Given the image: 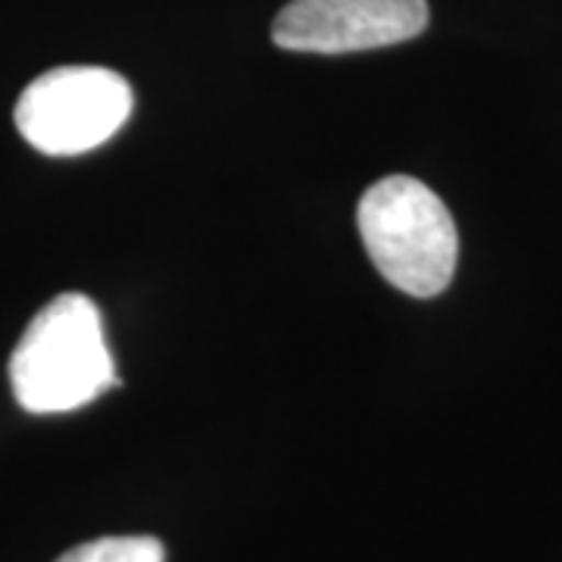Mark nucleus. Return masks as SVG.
Masks as SVG:
<instances>
[{
  "mask_svg": "<svg viewBox=\"0 0 562 562\" xmlns=\"http://www.w3.org/2000/svg\"><path fill=\"white\" fill-rule=\"evenodd\" d=\"M10 384L38 416L72 413L116 384L98 303L69 291L41 306L10 357Z\"/></svg>",
  "mask_w": 562,
  "mask_h": 562,
  "instance_id": "f257e3e1",
  "label": "nucleus"
},
{
  "mask_svg": "<svg viewBox=\"0 0 562 562\" xmlns=\"http://www.w3.org/2000/svg\"><path fill=\"white\" fill-rule=\"evenodd\" d=\"M357 225L369 260L403 294L435 297L453 279L460 260L457 222L419 179L375 181L357 206Z\"/></svg>",
  "mask_w": 562,
  "mask_h": 562,
  "instance_id": "f03ea898",
  "label": "nucleus"
},
{
  "mask_svg": "<svg viewBox=\"0 0 562 562\" xmlns=\"http://www.w3.org/2000/svg\"><path fill=\"white\" fill-rule=\"evenodd\" d=\"M135 94L103 66H60L32 81L16 103V128L47 157H79L120 132Z\"/></svg>",
  "mask_w": 562,
  "mask_h": 562,
  "instance_id": "7ed1b4c3",
  "label": "nucleus"
},
{
  "mask_svg": "<svg viewBox=\"0 0 562 562\" xmlns=\"http://www.w3.org/2000/svg\"><path fill=\"white\" fill-rule=\"evenodd\" d=\"M425 25V0H291L272 22V41L294 54H353L403 44Z\"/></svg>",
  "mask_w": 562,
  "mask_h": 562,
  "instance_id": "20e7f679",
  "label": "nucleus"
},
{
  "mask_svg": "<svg viewBox=\"0 0 562 562\" xmlns=\"http://www.w3.org/2000/svg\"><path fill=\"white\" fill-rule=\"evenodd\" d=\"M166 550L157 538H98L79 543L57 562H162Z\"/></svg>",
  "mask_w": 562,
  "mask_h": 562,
  "instance_id": "39448f33",
  "label": "nucleus"
}]
</instances>
